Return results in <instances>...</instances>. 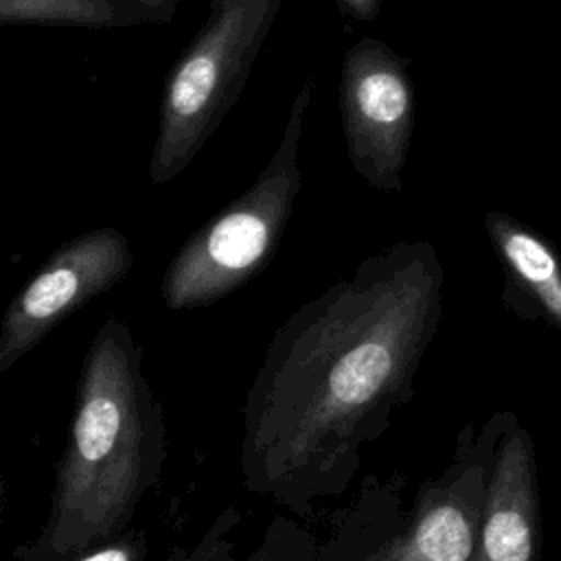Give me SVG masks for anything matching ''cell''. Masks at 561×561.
Returning <instances> with one entry per match:
<instances>
[{"instance_id":"4","label":"cell","mask_w":561,"mask_h":561,"mask_svg":"<svg viewBox=\"0 0 561 561\" xmlns=\"http://www.w3.org/2000/svg\"><path fill=\"white\" fill-rule=\"evenodd\" d=\"M283 0H228L171 66L149 160V178L180 175L239 101Z\"/></svg>"},{"instance_id":"2","label":"cell","mask_w":561,"mask_h":561,"mask_svg":"<svg viewBox=\"0 0 561 561\" xmlns=\"http://www.w3.org/2000/svg\"><path fill=\"white\" fill-rule=\"evenodd\" d=\"M167 454L162 405L127 322L107 318L79 370L75 414L39 533L15 561H70L129 530Z\"/></svg>"},{"instance_id":"8","label":"cell","mask_w":561,"mask_h":561,"mask_svg":"<svg viewBox=\"0 0 561 561\" xmlns=\"http://www.w3.org/2000/svg\"><path fill=\"white\" fill-rule=\"evenodd\" d=\"M539 530L533 438L506 421L493 454L473 561H537Z\"/></svg>"},{"instance_id":"12","label":"cell","mask_w":561,"mask_h":561,"mask_svg":"<svg viewBox=\"0 0 561 561\" xmlns=\"http://www.w3.org/2000/svg\"><path fill=\"white\" fill-rule=\"evenodd\" d=\"M70 561H149V543L140 530H125L121 537L85 550Z\"/></svg>"},{"instance_id":"6","label":"cell","mask_w":561,"mask_h":561,"mask_svg":"<svg viewBox=\"0 0 561 561\" xmlns=\"http://www.w3.org/2000/svg\"><path fill=\"white\" fill-rule=\"evenodd\" d=\"M134 265L129 239L96 228L64 241L7 305L0 320V375L59 322L112 289Z\"/></svg>"},{"instance_id":"11","label":"cell","mask_w":561,"mask_h":561,"mask_svg":"<svg viewBox=\"0 0 561 561\" xmlns=\"http://www.w3.org/2000/svg\"><path fill=\"white\" fill-rule=\"evenodd\" d=\"M145 22L129 0H0V24L129 28Z\"/></svg>"},{"instance_id":"14","label":"cell","mask_w":561,"mask_h":561,"mask_svg":"<svg viewBox=\"0 0 561 561\" xmlns=\"http://www.w3.org/2000/svg\"><path fill=\"white\" fill-rule=\"evenodd\" d=\"M335 4L344 15L357 22H373L381 13L383 0H335Z\"/></svg>"},{"instance_id":"13","label":"cell","mask_w":561,"mask_h":561,"mask_svg":"<svg viewBox=\"0 0 561 561\" xmlns=\"http://www.w3.org/2000/svg\"><path fill=\"white\" fill-rule=\"evenodd\" d=\"M129 2L142 11L149 24H169L175 18L178 4H180V0H129Z\"/></svg>"},{"instance_id":"7","label":"cell","mask_w":561,"mask_h":561,"mask_svg":"<svg viewBox=\"0 0 561 561\" xmlns=\"http://www.w3.org/2000/svg\"><path fill=\"white\" fill-rule=\"evenodd\" d=\"M506 421L495 416L480 436L467 430L447 471L423 484L403 528L359 561H473L486 484Z\"/></svg>"},{"instance_id":"9","label":"cell","mask_w":561,"mask_h":561,"mask_svg":"<svg viewBox=\"0 0 561 561\" xmlns=\"http://www.w3.org/2000/svg\"><path fill=\"white\" fill-rule=\"evenodd\" d=\"M502 270L500 300L526 320L561 331V254L539 230L504 210L482 217Z\"/></svg>"},{"instance_id":"3","label":"cell","mask_w":561,"mask_h":561,"mask_svg":"<svg viewBox=\"0 0 561 561\" xmlns=\"http://www.w3.org/2000/svg\"><path fill=\"white\" fill-rule=\"evenodd\" d=\"M311 94L313 81L307 79L259 178L202 224L169 261L160 283L169 309H197L226 298L259 276L276 254L302 188L298 156Z\"/></svg>"},{"instance_id":"5","label":"cell","mask_w":561,"mask_h":561,"mask_svg":"<svg viewBox=\"0 0 561 561\" xmlns=\"http://www.w3.org/2000/svg\"><path fill=\"white\" fill-rule=\"evenodd\" d=\"M340 118L355 173L377 191L399 193L416 121L408 59L377 37H359L342 57Z\"/></svg>"},{"instance_id":"1","label":"cell","mask_w":561,"mask_h":561,"mask_svg":"<svg viewBox=\"0 0 561 561\" xmlns=\"http://www.w3.org/2000/svg\"><path fill=\"white\" fill-rule=\"evenodd\" d=\"M443 287L436 248L397 241L276 329L245 397L248 491L305 515L348 486L364 445L412 397Z\"/></svg>"},{"instance_id":"10","label":"cell","mask_w":561,"mask_h":561,"mask_svg":"<svg viewBox=\"0 0 561 561\" xmlns=\"http://www.w3.org/2000/svg\"><path fill=\"white\" fill-rule=\"evenodd\" d=\"M237 524L239 515L228 508L213 522L197 543L191 548L178 546L162 561H318V546L313 537L283 517L270 524L263 541L252 552L239 557L230 537Z\"/></svg>"},{"instance_id":"15","label":"cell","mask_w":561,"mask_h":561,"mask_svg":"<svg viewBox=\"0 0 561 561\" xmlns=\"http://www.w3.org/2000/svg\"><path fill=\"white\" fill-rule=\"evenodd\" d=\"M228 0H208V7H210V11H217L219 7H224Z\"/></svg>"}]
</instances>
